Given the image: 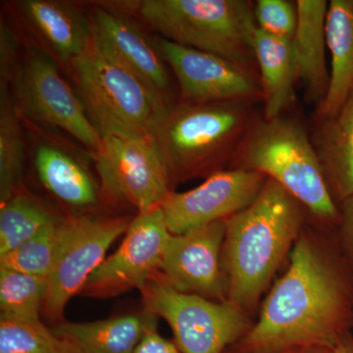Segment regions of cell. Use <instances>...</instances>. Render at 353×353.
I'll return each instance as SVG.
<instances>
[{"mask_svg":"<svg viewBox=\"0 0 353 353\" xmlns=\"http://www.w3.org/2000/svg\"><path fill=\"white\" fill-rule=\"evenodd\" d=\"M132 353H182L176 347V343H171L163 336H160L155 329L152 320L148 322V327L143 338Z\"/></svg>","mask_w":353,"mask_h":353,"instance_id":"f546056e","label":"cell"},{"mask_svg":"<svg viewBox=\"0 0 353 353\" xmlns=\"http://www.w3.org/2000/svg\"><path fill=\"white\" fill-rule=\"evenodd\" d=\"M94 155L101 194L138 213L161 205L171 180L152 137L108 134Z\"/></svg>","mask_w":353,"mask_h":353,"instance_id":"9c48e42d","label":"cell"},{"mask_svg":"<svg viewBox=\"0 0 353 353\" xmlns=\"http://www.w3.org/2000/svg\"><path fill=\"white\" fill-rule=\"evenodd\" d=\"M171 234L161 206L138 213L118 250L92 272L81 294L108 297L141 290L157 273Z\"/></svg>","mask_w":353,"mask_h":353,"instance_id":"8fae6325","label":"cell"},{"mask_svg":"<svg viewBox=\"0 0 353 353\" xmlns=\"http://www.w3.org/2000/svg\"><path fill=\"white\" fill-rule=\"evenodd\" d=\"M287 353H290V352H287Z\"/></svg>","mask_w":353,"mask_h":353,"instance_id":"836d02e7","label":"cell"},{"mask_svg":"<svg viewBox=\"0 0 353 353\" xmlns=\"http://www.w3.org/2000/svg\"><path fill=\"white\" fill-rule=\"evenodd\" d=\"M245 101L172 102L153 131L171 183L208 173L233 150L248 124Z\"/></svg>","mask_w":353,"mask_h":353,"instance_id":"277c9868","label":"cell"},{"mask_svg":"<svg viewBox=\"0 0 353 353\" xmlns=\"http://www.w3.org/2000/svg\"><path fill=\"white\" fill-rule=\"evenodd\" d=\"M290 353H334L333 347H310L301 348L299 352Z\"/></svg>","mask_w":353,"mask_h":353,"instance_id":"d6a6232c","label":"cell"},{"mask_svg":"<svg viewBox=\"0 0 353 353\" xmlns=\"http://www.w3.org/2000/svg\"><path fill=\"white\" fill-rule=\"evenodd\" d=\"M88 14L92 41L143 85L172 103L169 67L158 50L154 37H150L136 18L111 8L94 4Z\"/></svg>","mask_w":353,"mask_h":353,"instance_id":"5bb4252c","label":"cell"},{"mask_svg":"<svg viewBox=\"0 0 353 353\" xmlns=\"http://www.w3.org/2000/svg\"><path fill=\"white\" fill-rule=\"evenodd\" d=\"M62 219L43 202L20 190L0 208V255L15 250L51 223Z\"/></svg>","mask_w":353,"mask_h":353,"instance_id":"cb8c5ba5","label":"cell"},{"mask_svg":"<svg viewBox=\"0 0 353 353\" xmlns=\"http://www.w3.org/2000/svg\"><path fill=\"white\" fill-rule=\"evenodd\" d=\"M331 54L328 90L319 105L323 119L334 117L353 92V0H332L326 18Z\"/></svg>","mask_w":353,"mask_h":353,"instance_id":"d6986e66","label":"cell"},{"mask_svg":"<svg viewBox=\"0 0 353 353\" xmlns=\"http://www.w3.org/2000/svg\"><path fill=\"white\" fill-rule=\"evenodd\" d=\"M341 241L348 264L353 269V196L343 201L340 210Z\"/></svg>","mask_w":353,"mask_h":353,"instance_id":"4dcf8cb0","label":"cell"},{"mask_svg":"<svg viewBox=\"0 0 353 353\" xmlns=\"http://www.w3.org/2000/svg\"><path fill=\"white\" fill-rule=\"evenodd\" d=\"M297 24L292 39L297 79L320 103L328 90L330 74L326 67V0H297Z\"/></svg>","mask_w":353,"mask_h":353,"instance_id":"ac0fdd59","label":"cell"},{"mask_svg":"<svg viewBox=\"0 0 353 353\" xmlns=\"http://www.w3.org/2000/svg\"><path fill=\"white\" fill-rule=\"evenodd\" d=\"M16 10L26 27L43 44L41 48L68 67L92 43L88 14L62 0H22Z\"/></svg>","mask_w":353,"mask_h":353,"instance_id":"2e32d148","label":"cell"},{"mask_svg":"<svg viewBox=\"0 0 353 353\" xmlns=\"http://www.w3.org/2000/svg\"><path fill=\"white\" fill-rule=\"evenodd\" d=\"M290 265L265 299L246 334L250 353L333 347L353 318V285L343 267L310 239L299 236Z\"/></svg>","mask_w":353,"mask_h":353,"instance_id":"6da1fadb","label":"cell"},{"mask_svg":"<svg viewBox=\"0 0 353 353\" xmlns=\"http://www.w3.org/2000/svg\"><path fill=\"white\" fill-rule=\"evenodd\" d=\"M227 220L171 234L157 275L179 292L217 299L223 294L220 254Z\"/></svg>","mask_w":353,"mask_h":353,"instance_id":"9a60e30c","label":"cell"},{"mask_svg":"<svg viewBox=\"0 0 353 353\" xmlns=\"http://www.w3.org/2000/svg\"><path fill=\"white\" fill-rule=\"evenodd\" d=\"M318 152L341 201L353 196V92L334 117L325 119Z\"/></svg>","mask_w":353,"mask_h":353,"instance_id":"7402d4cb","label":"cell"},{"mask_svg":"<svg viewBox=\"0 0 353 353\" xmlns=\"http://www.w3.org/2000/svg\"><path fill=\"white\" fill-rule=\"evenodd\" d=\"M153 37L178 82L181 101L248 102L263 97L261 85L248 67L212 53L179 46L159 36Z\"/></svg>","mask_w":353,"mask_h":353,"instance_id":"4fadbf2b","label":"cell"},{"mask_svg":"<svg viewBox=\"0 0 353 353\" xmlns=\"http://www.w3.org/2000/svg\"><path fill=\"white\" fill-rule=\"evenodd\" d=\"M266 180L250 169L217 171L194 189L170 192L160 205L169 232L187 234L229 219L256 199Z\"/></svg>","mask_w":353,"mask_h":353,"instance_id":"7c38bea8","label":"cell"},{"mask_svg":"<svg viewBox=\"0 0 353 353\" xmlns=\"http://www.w3.org/2000/svg\"><path fill=\"white\" fill-rule=\"evenodd\" d=\"M0 353H80L41 320L1 315Z\"/></svg>","mask_w":353,"mask_h":353,"instance_id":"d4e9b609","label":"cell"},{"mask_svg":"<svg viewBox=\"0 0 353 353\" xmlns=\"http://www.w3.org/2000/svg\"><path fill=\"white\" fill-rule=\"evenodd\" d=\"M8 85H0V201L22 190L28 136Z\"/></svg>","mask_w":353,"mask_h":353,"instance_id":"603a6c76","label":"cell"},{"mask_svg":"<svg viewBox=\"0 0 353 353\" xmlns=\"http://www.w3.org/2000/svg\"><path fill=\"white\" fill-rule=\"evenodd\" d=\"M129 217L72 215L62 221L61 241L48 277L44 314L52 321L63 320L65 307L81 294L92 272L105 259L106 252L126 233Z\"/></svg>","mask_w":353,"mask_h":353,"instance_id":"30bf717a","label":"cell"},{"mask_svg":"<svg viewBox=\"0 0 353 353\" xmlns=\"http://www.w3.org/2000/svg\"><path fill=\"white\" fill-rule=\"evenodd\" d=\"M48 290V278L0 268L1 315L39 320Z\"/></svg>","mask_w":353,"mask_h":353,"instance_id":"484cf974","label":"cell"},{"mask_svg":"<svg viewBox=\"0 0 353 353\" xmlns=\"http://www.w3.org/2000/svg\"><path fill=\"white\" fill-rule=\"evenodd\" d=\"M74 88L101 137H152L169 105L92 41L67 67Z\"/></svg>","mask_w":353,"mask_h":353,"instance_id":"5b68a950","label":"cell"},{"mask_svg":"<svg viewBox=\"0 0 353 353\" xmlns=\"http://www.w3.org/2000/svg\"><path fill=\"white\" fill-rule=\"evenodd\" d=\"M243 158L246 169L275 181L317 217L340 219L321 160L301 125L264 119L250 132Z\"/></svg>","mask_w":353,"mask_h":353,"instance_id":"8992f818","label":"cell"},{"mask_svg":"<svg viewBox=\"0 0 353 353\" xmlns=\"http://www.w3.org/2000/svg\"><path fill=\"white\" fill-rule=\"evenodd\" d=\"M301 203L267 179L259 196L227 219L225 266L228 301L248 307L259 301L299 240Z\"/></svg>","mask_w":353,"mask_h":353,"instance_id":"7a4b0ae2","label":"cell"},{"mask_svg":"<svg viewBox=\"0 0 353 353\" xmlns=\"http://www.w3.org/2000/svg\"><path fill=\"white\" fill-rule=\"evenodd\" d=\"M32 165L39 182L58 201L68 208L85 209L97 205V187L81 153L50 134H37L32 150Z\"/></svg>","mask_w":353,"mask_h":353,"instance_id":"e0dca14e","label":"cell"},{"mask_svg":"<svg viewBox=\"0 0 353 353\" xmlns=\"http://www.w3.org/2000/svg\"><path fill=\"white\" fill-rule=\"evenodd\" d=\"M63 219L51 223L15 250L0 255V268L48 279L61 241Z\"/></svg>","mask_w":353,"mask_h":353,"instance_id":"4316f807","label":"cell"},{"mask_svg":"<svg viewBox=\"0 0 353 353\" xmlns=\"http://www.w3.org/2000/svg\"><path fill=\"white\" fill-rule=\"evenodd\" d=\"M16 108L25 122L46 130H59L94 155L101 136L94 126L73 85L58 63L38 46H30L10 85Z\"/></svg>","mask_w":353,"mask_h":353,"instance_id":"52a82bcc","label":"cell"},{"mask_svg":"<svg viewBox=\"0 0 353 353\" xmlns=\"http://www.w3.org/2000/svg\"><path fill=\"white\" fill-rule=\"evenodd\" d=\"M257 28L276 38L292 39L296 32V4L285 0H259L254 6Z\"/></svg>","mask_w":353,"mask_h":353,"instance_id":"83f0119b","label":"cell"},{"mask_svg":"<svg viewBox=\"0 0 353 353\" xmlns=\"http://www.w3.org/2000/svg\"><path fill=\"white\" fill-rule=\"evenodd\" d=\"M141 292L146 312L168 323L182 353H222L248 330L240 306L179 292L157 274Z\"/></svg>","mask_w":353,"mask_h":353,"instance_id":"ba28073f","label":"cell"},{"mask_svg":"<svg viewBox=\"0 0 353 353\" xmlns=\"http://www.w3.org/2000/svg\"><path fill=\"white\" fill-rule=\"evenodd\" d=\"M253 50L260 70L265 120L276 119L294 97L297 77L292 39L276 38L257 28Z\"/></svg>","mask_w":353,"mask_h":353,"instance_id":"ffe728a7","label":"cell"},{"mask_svg":"<svg viewBox=\"0 0 353 353\" xmlns=\"http://www.w3.org/2000/svg\"><path fill=\"white\" fill-rule=\"evenodd\" d=\"M148 322L139 316L124 315L101 321H62L52 330L80 353H132Z\"/></svg>","mask_w":353,"mask_h":353,"instance_id":"44dd1931","label":"cell"},{"mask_svg":"<svg viewBox=\"0 0 353 353\" xmlns=\"http://www.w3.org/2000/svg\"><path fill=\"white\" fill-rule=\"evenodd\" d=\"M334 353H353V338L345 334L333 345Z\"/></svg>","mask_w":353,"mask_h":353,"instance_id":"1f68e13d","label":"cell"},{"mask_svg":"<svg viewBox=\"0 0 353 353\" xmlns=\"http://www.w3.org/2000/svg\"><path fill=\"white\" fill-rule=\"evenodd\" d=\"M19 34L6 17L0 21V85H10L22 60Z\"/></svg>","mask_w":353,"mask_h":353,"instance_id":"f1b7e54d","label":"cell"},{"mask_svg":"<svg viewBox=\"0 0 353 353\" xmlns=\"http://www.w3.org/2000/svg\"><path fill=\"white\" fill-rule=\"evenodd\" d=\"M157 36L248 67L254 57V8L243 0H141L106 2Z\"/></svg>","mask_w":353,"mask_h":353,"instance_id":"3957f363","label":"cell"}]
</instances>
